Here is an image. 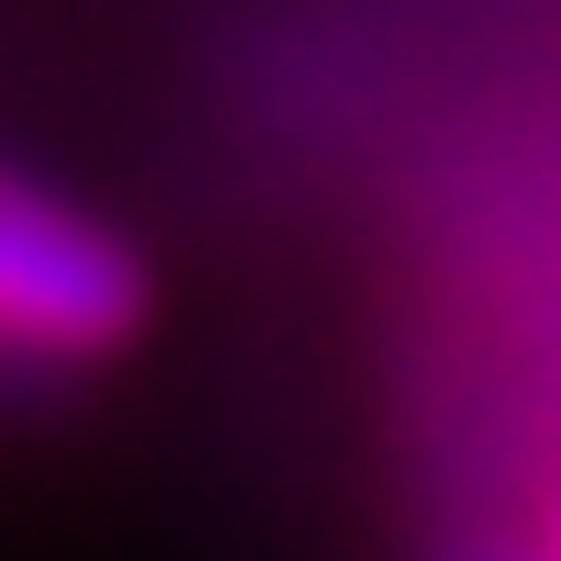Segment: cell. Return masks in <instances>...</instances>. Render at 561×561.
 Wrapping results in <instances>:
<instances>
[{"label":"cell","mask_w":561,"mask_h":561,"mask_svg":"<svg viewBox=\"0 0 561 561\" xmlns=\"http://www.w3.org/2000/svg\"><path fill=\"white\" fill-rule=\"evenodd\" d=\"M449 561H561V539L539 528V539H505V528H472V539H460Z\"/></svg>","instance_id":"6da1fadb"}]
</instances>
